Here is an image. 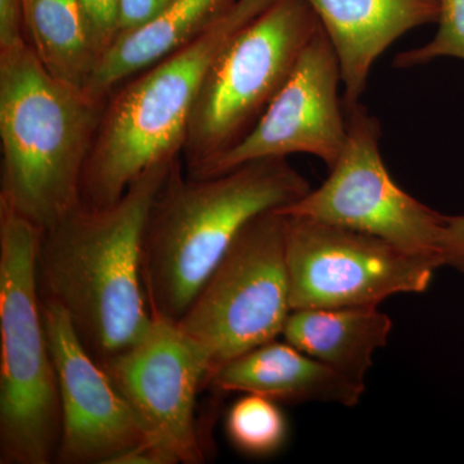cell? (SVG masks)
Listing matches in <instances>:
<instances>
[{
	"label": "cell",
	"instance_id": "cell-22",
	"mask_svg": "<svg viewBox=\"0 0 464 464\" xmlns=\"http://www.w3.org/2000/svg\"><path fill=\"white\" fill-rule=\"evenodd\" d=\"M25 9L23 0H0V51L26 44Z\"/></svg>",
	"mask_w": 464,
	"mask_h": 464
},
{
	"label": "cell",
	"instance_id": "cell-5",
	"mask_svg": "<svg viewBox=\"0 0 464 464\" xmlns=\"http://www.w3.org/2000/svg\"><path fill=\"white\" fill-rule=\"evenodd\" d=\"M42 231L0 203V463L56 462L61 400L38 285Z\"/></svg>",
	"mask_w": 464,
	"mask_h": 464
},
{
	"label": "cell",
	"instance_id": "cell-6",
	"mask_svg": "<svg viewBox=\"0 0 464 464\" xmlns=\"http://www.w3.org/2000/svg\"><path fill=\"white\" fill-rule=\"evenodd\" d=\"M322 29L307 0H274L208 69L182 151L194 177L248 136Z\"/></svg>",
	"mask_w": 464,
	"mask_h": 464
},
{
	"label": "cell",
	"instance_id": "cell-18",
	"mask_svg": "<svg viewBox=\"0 0 464 464\" xmlns=\"http://www.w3.org/2000/svg\"><path fill=\"white\" fill-rule=\"evenodd\" d=\"M226 431L243 453L266 457L276 453L288 439V422L276 401L244 393L228 411Z\"/></svg>",
	"mask_w": 464,
	"mask_h": 464
},
{
	"label": "cell",
	"instance_id": "cell-7",
	"mask_svg": "<svg viewBox=\"0 0 464 464\" xmlns=\"http://www.w3.org/2000/svg\"><path fill=\"white\" fill-rule=\"evenodd\" d=\"M290 311L285 217L275 209L244 226L177 325L207 353L209 377L276 340Z\"/></svg>",
	"mask_w": 464,
	"mask_h": 464
},
{
	"label": "cell",
	"instance_id": "cell-14",
	"mask_svg": "<svg viewBox=\"0 0 464 464\" xmlns=\"http://www.w3.org/2000/svg\"><path fill=\"white\" fill-rule=\"evenodd\" d=\"M224 392L252 393L277 404L324 402L353 408L365 384L357 383L288 342H267L253 348L208 377Z\"/></svg>",
	"mask_w": 464,
	"mask_h": 464
},
{
	"label": "cell",
	"instance_id": "cell-10",
	"mask_svg": "<svg viewBox=\"0 0 464 464\" xmlns=\"http://www.w3.org/2000/svg\"><path fill=\"white\" fill-rule=\"evenodd\" d=\"M101 365L174 464L203 462L194 413L209 360L177 323L154 317L141 340Z\"/></svg>",
	"mask_w": 464,
	"mask_h": 464
},
{
	"label": "cell",
	"instance_id": "cell-3",
	"mask_svg": "<svg viewBox=\"0 0 464 464\" xmlns=\"http://www.w3.org/2000/svg\"><path fill=\"white\" fill-rule=\"evenodd\" d=\"M105 103L53 78L29 43L0 51V203L41 231L81 206Z\"/></svg>",
	"mask_w": 464,
	"mask_h": 464
},
{
	"label": "cell",
	"instance_id": "cell-13",
	"mask_svg": "<svg viewBox=\"0 0 464 464\" xmlns=\"http://www.w3.org/2000/svg\"><path fill=\"white\" fill-rule=\"evenodd\" d=\"M341 66L344 110L360 103L375 61L415 27L438 24L439 0H307Z\"/></svg>",
	"mask_w": 464,
	"mask_h": 464
},
{
	"label": "cell",
	"instance_id": "cell-4",
	"mask_svg": "<svg viewBox=\"0 0 464 464\" xmlns=\"http://www.w3.org/2000/svg\"><path fill=\"white\" fill-rule=\"evenodd\" d=\"M273 2L237 0L199 38L130 76L110 94L85 164L82 206H112L149 168L182 157L208 69Z\"/></svg>",
	"mask_w": 464,
	"mask_h": 464
},
{
	"label": "cell",
	"instance_id": "cell-16",
	"mask_svg": "<svg viewBox=\"0 0 464 464\" xmlns=\"http://www.w3.org/2000/svg\"><path fill=\"white\" fill-rule=\"evenodd\" d=\"M392 322L378 307L302 308L290 311L283 334L307 355L357 383L389 342Z\"/></svg>",
	"mask_w": 464,
	"mask_h": 464
},
{
	"label": "cell",
	"instance_id": "cell-23",
	"mask_svg": "<svg viewBox=\"0 0 464 464\" xmlns=\"http://www.w3.org/2000/svg\"><path fill=\"white\" fill-rule=\"evenodd\" d=\"M442 265L464 274V216L445 217Z\"/></svg>",
	"mask_w": 464,
	"mask_h": 464
},
{
	"label": "cell",
	"instance_id": "cell-20",
	"mask_svg": "<svg viewBox=\"0 0 464 464\" xmlns=\"http://www.w3.org/2000/svg\"><path fill=\"white\" fill-rule=\"evenodd\" d=\"M94 53L99 58L119 38V0H79Z\"/></svg>",
	"mask_w": 464,
	"mask_h": 464
},
{
	"label": "cell",
	"instance_id": "cell-12",
	"mask_svg": "<svg viewBox=\"0 0 464 464\" xmlns=\"http://www.w3.org/2000/svg\"><path fill=\"white\" fill-rule=\"evenodd\" d=\"M42 311L60 390L56 462L112 464L128 451L154 444L108 372L82 343L66 311L43 298Z\"/></svg>",
	"mask_w": 464,
	"mask_h": 464
},
{
	"label": "cell",
	"instance_id": "cell-1",
	"mask_svg": "<svg viewBox=\"0 0 464 464\" xmlns=\"http://www.w3.org/2000/svg\"><path fill=\"white\" fill-rule=\"evenodd\" d=\"M174 160L149 168L112 206L81 204L42 231L39 295L66 311L100 364L141 340L154 322L142 284L143 231Z\"/></svg>",
	"mask_w": 464,
	"mask_h": 464
},
{
	"label": "cell",
	"instance_id": "cell-9",
	"mask_svg": "<svg viewBox=\"0 0 464 464\" xmlns=\"http://www.w3.org/2000/svg\"><path fill=\"white\" fill-rule=\"evenodd\" d=\"M284 217L292 310L378 307L392 295L426 292L439 268L372 235Z\"/></svg>",
	"mask_w": 464,
	"mask_h": 464
},
{
	"label": "cell",
	"instance_id": "cell-17",
	"mask_svg": "<svg viewBox=\"0 0 464 464\" xmlns=\"http://www.w3.org/2000/svg\"><path fill=\"white\" fill-rule=\"evenodd\" d=\"M26 36L53 78L84 91L99 58L92 48L79 0H33Z\"/></svg>",
	"mask_w": 464,
	"mask_h": 464
},
{
	"label": "cell",
	"instance_id": "cell-8",
	"mask_svg": "<svg viewBox=\"0 0 464 464\" xmlns=\"http://www.w3.org/2000/svg\"><path fill=\"white\" fill-rule=\"evenodd\" d=\"M347 140L328 179L277 209L372 235L441 267L445 217L396 185L382 158L381 124L362 103L346 110Z\"/></svg>",
	"mask_w": 464,
	"mask_h": 464
},
{
	"label": "cell",
	"instance_id": "cell-19",
	"mask_svg": "<svg viewBox=\"0 0 464 464\" xmlns=\"http://www.w3.org/2000/svg\"><path fill=\"white\" fill-rule=\"evenodd\" d=\"M439 9L436 35L422 47L399 53L393 66L408 69L444 57L464 61V0H439Z\"/></svg>",
	"mask_w": 464,
	"mask_h": 464
},
{
	"label": "cell",
	"instance_id": "cell-2",
	"mask_svg": "<svg viewBox=\"0 0 464 464\" xmlns=\"http://www.w3.org/2000/svg\"><path fill=\"white\" fill-rule=\"evenodd\" d=\"M181 158L151 209L142 239L143 289L151 315L177 323L250 219L283 209L311 190L286 158L250 161L194 179Z\"/></svg>",
	"mask_w": 464,
	"mask_h": 464
},
{
	"label": "cell",
	"instance_id": "cell-15",
	"mask_svg": "<svg viewBox=\"0 0 464 464\" xmlns=\"http://www.w3.org/2000/svg\"><path fill=\"white\" fill-rule=\"evenodd\" d=\"M237 0H176L155 20L119 36L97 63L84 93L106 102L130 76L190 44L218 23Z\"/></svg>",
	"mask_w": 464,
	"mask_h": 464
},
{
	"label": "cell",
	"instance_id": "cell-24",
	"mask_svg": "<svg viewBox=\"0 0 464 464\" xmlns=\"http://www.w3.org/2000/svg\"><path fill=\"white\" fill-rule=\"evenodd\" d=\"M24 2V9H25V21L27 14H29V9L32 7L33 0H23Z\"/></svg>",
	"mask_w": 464,
	"mask_h": 464
},
{
	"label": "cell",
	"instance_id": "cell-21",
	"mask_svg": "<svg viewBox=\"0 0 464 464\" xmlns=\"http://www.w3.org/2000/svg\"><path fill=\"white\" fill-rule=\"evenodd\" d=\"M176 0H119V36L141 29Z\"/></svg>",
	"mask_w": 464,
	"mask_h": 464
},
{
	"label": "cell",
	"instance_id": "cell-11",
	"mask_svg": "<svg viewBox=\"0 0 464 464\" xmlns=\"http://www.w3.org/2000/svg\"><path fill=\"white\" fill-rule=\"evenodd\" d=\"M341 84L337 54L322 27L248 136L208 163L194 179L217 176L261 159L288 158L299 152L319 158L331 169L347 140Z\"/></svg>",
	"mask_w": 464,
	"mask_h": 464
}]
</instances>
